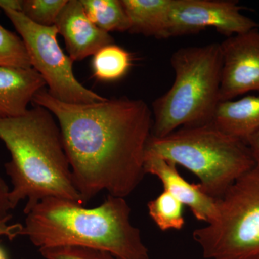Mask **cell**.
Segmentation results:
<instances>
[{"instance_id":"cell-1","label":"cell","mask_w":259,"mask_h":259,"mask_svg":"<svg viewBox=\"0 0 259 259\" xmlns=\"http://www.w3.org/2000/svg\"><path fill=\"white\" fill-rule=\"evenodd\" d=\"M32 102L56 117L83 204L103 191L125 198L142 182L153 127L152 110L144 100L65 103L44 89Z\"/></svg>"},{"instance_id":"cell-2","label":"cell","mask_w":259,"mask_h":259,"mask_svg":"<svg viewBox=\"0 0 259 259\" xmlns=\"http://www.w3.org/2000/svg\"><path fill=\"white\" fill-rule=\"evenodd\" d=\"M54 117L47 109L35 105L20 117L0 119V140L11 155L5 168L13 185V209L26 199L25 214L49 197L83 204Z\"/></svg>"},{"instance_id":"cell-3","label":"cell","mask_w":259,"mask_h":259,"mask_svg":"<svg viewBox=\"0 0 259 259\" xmlns=\"http://www.w3.org/2000/svg\"><path fill=\"white\" fill-rule=\"evenodd\" d=\"M131 212L125 198L109 194L91 209L49 197L25 213L20 236L28 237L38 249L80 246L105 250L120 259H150L141 231L131 222Z\"/></svg>"},{"instance_id":"cell-4","label":"cell","mask_w":259,"mask_h":259,"mask_svg":"<svg viewBox=\"0 0 259 259\" xmlns=\"http://www.w3.org/2000/svg\"><path fill=\"white\" fill-rule=\"evenodd\" d=\"M170 62L175 79L168 92L153 102V137L209 123L221 102V44L182 48L172 54Z\"/></svg>"},{"instance_id":"cell-5","label":"cell","mask_w":259,"mask_h":259,"mask_svg":"<svg viewBox=\"0 0 259 259\" xmlns=\"http://www.w3.org/2000/svg\"><path fill=\"white\" fill-rule=\"evenodd\" d=\"M146 152L187 168L199 179L204 193L216 200L255 166L245 141L211 122L181 127L161 138L151 136Z\"/></svg>"},{"instance_id":"cell-6","label":"cell","mask_w":259,"mask_h":259,"mask_svg":"<svg viewBox=\"0 0 259 259\" xmlns=\"http://www.w3.org/2000/svg\"><path fill=\"white\" fill-rule=\"evenodd\" d=\"M206 259H259V168L240 177L216 200V214L193 232Z\"/></svg>"},{"instance_id":"cell-7","label":"cell","mask_w":259,"mask_h":259,"mask_svg":"<svg viewBox=\"0 0 259 259\" xmlns=\"http://www.w3.org/2000/svg\"><path fill=\"white\" fill-rule=\"evenodd\" d=\"M3 11L23 40L31 66L45 80L51 96L69 104H93L106 99L84 88L75 77L74 61L61 49L55 25H37L21 12L10 8Z\"/></svg>"},{"instance_id":"cell-8","label":"cell","mask_w":259,"mask_h":259,"mask_svg":"<svg viewBox=\"0 0 259 259\" xmlns=\"http://www.w3.org/2000/svg\"><path fill=\"white\" fill-rule=\"evenodd\" d=\"M233 0H171L168 36H182L214 28L227 37L259 28L253 19L242 14Z\"/></svg>"},{"instance_id":"cell-9","label":"cell","mask_w":259,"mask_h":259,"mask_svg":"<svg viewBox=\"0 0 259 259\" xmlns=\"http://www.w3.org/2000/svg\"><path fill=\"white\" fill-rule=\"evenodd\" d=\"M221 48V102L250 92L259 93V29L227 37Z\"/></svg>"},{"instance_id":"cell-10","label":"cell","mask_w":259,"mask_h":259,"mask_svg":"<svg viewBox=\"0 0 259 259\" xmlns=\"http://www.w3.org/2000/svg\"><path fill=\"white\" fill-rule=\"evenodd\" d=\"M55 26L64 37L69 57L74 61L94 56L114 42L110 33L99 28L89 19L81 0L67 2Z\"/></svg>"},{"instance_id":"cell-11","label":"cell","mask_w":259,"mask_h":259,"mask_svg":"<svg viewBox=\"0 0 259 259\" xmlns=\"http://www.w3.org/2000/svg\"><path fill=\"white\" fill-rule=\"evenodd\" d=\"M144 171L161 181L163 189L192 211L199 221L212 222L216 214V199L204 193L199 184H190L180 175L177 166L164 158L146 152Z\"/></svg>"},{"instance_id":"cell-12","label":"cell","mask_w":259,"mask_h":259,"mask_svg":"<svg viewBox=\"0 0 259 259\" xmlns=\"http://www.w3.org/2000/svg\"><path fill=\"white\" fill-rule=\"evenodd\" d=\"M46 84L32 67L0 66V119L25 115L29 104Z\"/></svg>"},{"instance_id":"cell-13","label":"cell","mask_w":259,"mask_h":259,"mask_svg":"<svg viewBox=\"0 0 259 259\" xmlns=\"http://www.w3.org/2000/svg\"><path fill=\"white\" fill-rule=\"evenodd\" d=\"M211 123L225 134L246 142L259 127V95L220 102Z\"/></svg>"},{"instance_id":"cell-14","label":"cell","mask_w":259,"mask_h":259,"mask_svg":"<svg viewBox=\"0 0 259 259\" xmlns=\"http://www.w3.org/2000/svg\"><path fill=\"white\" fill-rule=\"evenodd\" d=\"M171 0H121L127 17L129 32L156 38H168Z\"/></svg>"},{"instance_id":"cell-15","label":"cell","mask_w":259,"mask_h":259,"mask_svg":"<svg viewBox=\"0 0 259 259\" xmlns=\"http://www.w3.org/2000/svg\"><path fill=\"white\" fill-rule=\"evenodd\" d=\"M89 19L107 32L129 31L131 25L120 0H81Z\"/></svg>"},{"instance_id":"cell-16","label":"cell","mask_w":259,"mask_h":259,"mask_svg":"<svg viewBox=\"0 0 259 259\" xmlns=\"http://www.w3.org/2000/svg\"><path fill=\"white\" fill-rule=\"evenodd\" d=\"M131 65V54L115 44L102 48L94 55V74L102 81H115L127 74Z\"/></svg>"},{"instance_id":"cell-17","label":"cell","mask_w":259,"mask_h":259,"mask_svg":"<svg viewBox=\"0 0 259 259\" xmlns=\"http://www.w3.org/2000/svg\"><path fill=\"white\" fill-rule=\"evenodd\" d=\"M147 207L150 217L161 231H179L185 226L183 204L166 191L150 201Z\"/></svg>"},{"instance_id":"cell-18","label":"cell","mask_w":259,"mask_h":259,"mask_svg":"<svg viewBox=\"0 0 259 259\" xmlns=\"http://www.w3.org/2000/svg\"><path fill=\"white\" fill-rule=\"evenodd\" d=\"M0 66L31 68L26 47L21 37L0 25Z\"/></svg>"},{"instance_id":"cell-19","label":"cell","mask_w":259,"mask_h":259,"mask_svg":"<svg viewBox=\"0 0 259 259\" xmlns=\"http://www.w3.org/2000/svg\"><path fill=\"white\" fill-rule=\"evenodd\" d=\"M68 0H22L21 13L32 23L54 26Z\"/></svg>"},{"instance_id":"cell-20","label":"cell","mask_w":259,"mask_h":259,"mask_svg":"<svg viewBox=\"0 0 259 259\" xmlns=\"http://www.w3.org/2000/svg\"><path fill=\"white\" fill-rule=\"evenodd\" d=\"M45 259H120L105 250L80 246H56L38 249Z\"/></svg>"},{"instance_id":"cell-21","label":"cell","mask_w":259,"mask_h":259,"mask_svg":"<svg viewBox=\"0 0 259 259\" xmlns=\"http://www.w3.org/2000/svg\"><path fill=\"white\" fill-rule=\"evenodd\" d=\"M10 190L3 179L0 177V219L11 215L9 211L12 207L10 201Z\"/></svg>"},{"instance_id":"cell-22","label":"cell","mask_w":259,"mask_h":259,"mask_svg":"<svg viewBox=\"0 0 259 259\" xmlns=\"http://www.w3.org/2000/svg\"><path fill=\"white\" fill-rule=\"evenodd\" d=\"M12 218V215L0 221V236H6L10 240H13L18 236H20L23 225L20 223L16 224H8V222Z\"/></svg>"},{"instance_id":"cell-23","label":"cell","mask_w":259,"mask_h":259,"mask_svg":"<svg viewBox=\"0 0 259 259\" xmlns=\"http://www.w3.org/2000/svg\"><path fill=\"white\" fill-rule=\"evenodd\" d=\"M245 143L249 148L252 156L254 159L255 166L259 168V127L250 135Z\"/></svg>"},{"instance_id":"cell-24","label":"cell","mask_w":259,"mask_h":259,"mask_svg":"<svg viewBox=\"0 0 259 259\" xmlns=\"http://www.w3.org/2000/svg\"><path fill=\"white\" fill-rule=\"evenodd\" d=\"M22 0H0V13L4 8L21 11Z\"/></svg>"},{"instance_id":"cell-25","label":"cell","mask_w":259,"mask_h":259,"mask_svg":"<svg viewBox=\"0 0 259 259\" xmlns=\"http://www.w3.org/2000/svg\"><path fill=\"white\" fill-rule=\"evenodd\" d=\"M0 259H7L6 253L1 247H0Z\"/></svg>"},{"instance_id":"cell-26","label":"cell","mask_w":259,"mask_h":259,"mask_svg":"<svg viewBox=\"0 0 259 259\" xmlns=\"http://www.w3.org/2000/svg\"><path fill=\"white\" fill-rule=\"evenodd\" d=\"M8 217H9V216H8ZM7 218H8V217H7ZM4 219H5V218H4ZM2 220H3V219H0V221H2Z\"/></svg>"}]
</instances>
